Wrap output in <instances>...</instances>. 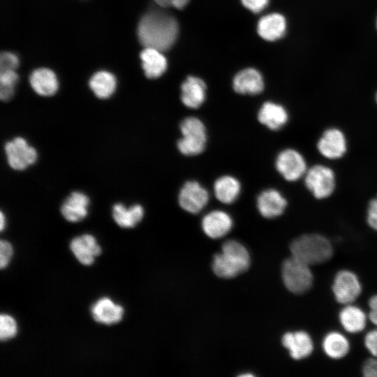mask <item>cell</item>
<instances>
[{
    "label": "cell",
    "mask_w": 377,
    "mask_h": 377,
    "mask_svg": "<svg viewBox=\"0 0 377 377\" xmlns=\"http://www.w3.org/2000/svg\"><path fill=\"white\" fill-rule=\"evenodd\" d=\"M179 26L171 15L158 10H150L140 19L137 34L145 47L161 52L169 50L177 40Z\"/></svg>",
    "instance_id": "cell-1"
},
{
    "label": "cell",
    "mask_w": 377,
    "mask_h": 377,
    "mask_svg": "<svg viewBox=\"0 0 377 377\" xmlns=\"http://www.w3.org/2000/svg\"><path fill=\"white\" fill-rule=\"evenodd\" d=\"M249 265L250 256L246 247L230 239L223 244L221 252L214 256L212 269L216 276L230 279L245 272Z\"/></svg>",
    "instance_id": "cell-2"
},
{
    "label": "cell",
    "mask_w": 377,
    "mask_h": 377,
    "mask_svg": "<svg viewBox=\"0 0 377 377\" xmlns=\"http://www.w3.org/2000/svg\"><path fill=\"white\" fill-rule=\"evenodd\" d=\"M292 256L309 265L323 263L330 259L333 248L324 236L305 234L295 239L290 244Z\"/></svg>",
    "instance_id": "cell-3"
},
{
    "label": "cell",
    "mask_w": 377,
    "mask_h": 377,
    "mask_svg": "<svg viewBox=\"0 0 377 377\" xmlns=\"http://www.w3.org/2000/svg\"><path fill=\"white\" fill-rule=\"evenodd\" d=\"M181 136L176 142L178 151L184 156H195L204 152L207 143V130L198 117L188 116L179 125Z\"/></svg>",
    "instance_id": "cell-4"
},
{
    "label": "cell",
    "mask_w": 377,
    "mask_h": 377,
    "mask_svg": "<svg viewBox=\"0 0 377 377\" xmlns=\"http://www.w3.org/2000/svg\"><path fill=\"white\" fill-rule=\"evenodd\" d=\"M3 151L8 165L15 171L28 169L38 159L37 149L22 136H15L7 140Z\"/></svg>",
    "instance_id": "cell-5"
},
{
    "label": "cell",
    "mask_w": 377,
    "mask_h": 377,
    "mask_svg": "<svg viewBox=\"0 0 377 377\" xmlns=\"http://www.w3.org/2000/svg\"><path fill=\"white\" fill-rule=\"evenodd\" d=\"M309 266L293 256L283 261L281 276L289 291L295 294H302L311 288L313 276Z\"/></svg>",
    "instance_id": "cell-6"
},
{
    "label": "cell",
    "mask_w": 377,
    "mask_h": 377,
    "mask_svg": "<svg viewBox=\"0 0 377 377\" xmlns=\"http://www.w3.org/2000/svg\"><path fill=\"white\" fill-rule=\"evenodd\" d=\"M177 201L185 212L196 214L203 210L209 201V193L198 181L189 179L180 187Z\"/></svg>",
    "instance_id": "cell-7"
},
{
    "label": "cell",
    "mask_w": 377,
    "mask_h": 377,
    "mask_svg": "<svg viewBox=\"0 0 377 377\" xmlns=\"http://www.w3.org/2000/svg\"><path fill=\"white\" fill-rule=\"evenodd\" d=\"M304 183L315 198L323 199L333 193L335 188V175L330 168L316 165L306 170Z\"/></svg>",
    "instance_id": "cell-8"
},
{
    "label": "cell",
    "mask_w": 377,
    "mask_h": 377,
    "mask_svg": "<svg viewBox=\"0 0 377 377\" xmlns=\"http://www.w3.org/2000/svg\"><path fill=\"white\" fill-rule=\"evenodd\" d=\"M278 173L288 182H295L306 172V163L303 156L297 150L287 148L279 151L274 161Z\"/></svg>",
    "instance_id": "cell-9"
},
{
    "label": "cell",
    "mask_w": 377,
    "mask_h": 377,
    "mask_svg": "<svg viewBox=\"0 0 377 377\" xmlns=\"http://www.w3.org/2000/svg\"><path fill=\"white\" fill-rule=\"evenodd\" d=\"M332 292L338 302L349 304L361 294L362 285L355 273L346 269L341 270L334 276Z\"/></svg>",
    "instance_id": "cell-10"
},
{
    "label": "cell",
    "mask_w": 377,
    "mask_h": 377,
    "mask_svg": "<svg viewBox=\"0 0 377 377\" xmlns=\"http://www.w3.org/2000/svg\"><path fill=\"white\" fill-rule=\"evenodd\" d=\"M90 204V198L87 193L73 191L61 202L59 211L68 222L78 223L88 216Z\"/></svg>",
    "instance_id": "cell-11"
},
{
    "label": "cell",
    "mask_w": 377,
    "mask_h": 377,
    "mask_svg": "<svg viewBox=\"0 0 377 377\" xmlns=\"http://www.w3.org/2000/svg\"><path fill=\"white\" fill-rule=\"evenodd\" d=\"M256 204L259 214L263 217L274 219L284 212L288 202L279 190L267 188L258 193Z\"/></svg>",
    "instance_id": "cell-12"
},
{
    "label": "cell",
    "mask_w": 377,
    "mask_h": 377,
    "mask_svg": "<svg viewBox=\"0 0 377 377\" xmlns=\"http://www.w3.org/2000/svg\"><path fill=\"white\" fill-rule=\"evenodd\" d=\"M70 249L76 259L83 265H92L101 253V247L96 238L91 234H82L72 239Z\"/></svg>",
    "instance_id": "cell-13"
},
{
    "label": "cell",
    "mask_w": 377,
    "mask_h": 377,
    "mask_svg": "<svg viewBox=\"0 0 377 377\" xmlns=\"http://www.w3.org/2000/svg\"><path fill=\"white\" fill-rule=\"evenodd\" d=\"M233 220L226 212L214 209L202 219L201 226L205 234L210 238L219 239L226 235L232 229Z\"/></svg>",
    "instance_id": "cell-14"
},
{
    "label": "cell",
    "mask_w": 377,
    "mask_h": 377,
    "mask_svg": "<svg viewBox=\"0 0 377 377\" xmlns=\"http://www.w3.org/2000/svg\"><path fill=\"white\" fill-rule=\"evenodd\" d=\"M257 119L267 129L276 131L285 126L288 121L289 115L286 109L281 104L266 101L258 110Z\"/></svg>",
    "instance_id": "cell-15"
},
{
    "label": "cell",
    "mask_w": 377,
    "mask_h": 377,
    "mask_svg": "<svg viewBox=\"0 0 377 377\" xmlns=\"http://www.w3.org/2000/svg\"><path fill=\"white\" fill-rule=\"evenodd\" d=\"M317 148L319 152L327 158H341L345 154L347 149L345 135L337 128H328L320 138Z\"/></svg>",
    "instance_id": "cell-16"
},
{
    "label": "cell",
    "mask_w": 377,
    "mask_h": 377,
    "mask_svg": "<svg viewBox=\"0 0 377 377\" xmlns=\"http://www.w3.org/2000/svg\"><path fill=\"white\" fill-rule=\"evenodd\" d=\"M206 91L207 87L202 80L188 76L181 85V101L187 108L198 109L205 101Z\"/></svg>",
    "instance_id": "cell-17"
},
{
    "label": "cell",
    "mask_w": 377,
    "mask_h": 377,
    "mask_svg": "<svg viewBox=\"0 0 377 377\" xmlns=\"http://www.w3.org/2000/svg\"><path fill=\"white\" fill-rule=\"evenodd\" d=\"M91 313L96 322L111 325L117 324L123 319L124 309L122 306L105 297L99 299L91 306Z\"/></svg>",
    "instance_id": "cell-18"
},
{
    "label": "cell",
    "mask_w": 377,
    "mask_h": 377,
    "mask_svg": "<svg viewBox=\"0 0 377 377\" xmlns=\"http://www.w3.org/2000/svg\"><path fill=\"white\" fill-rule=\"evenodd\" d=\"M242 184L234 175L226 174L218 177L213 184V193L216 199L225 205L234 203L242 192Z\"/></svg>",
    "instance_id": "cell-19"
},
{
    "label": "cell",
    "mask_w": 377,
    "mask_h": 377,
    "mask_svg": "<svg viewBox=\"0 0 377 377\" xmlns=\"http://www.w3.org/2000/svg\"><path fill=\"white\" fill-rule=\"evenodd\" d=\"M281 342L295 360L307 357L313 350V343L311 336L302 330L284 334Z\"/></svg>",
    "instance_id": "cell-20"
},
{
    "label": "cell",
    "mask_w": 377,
    "mask_h": 377,
    "mask_svg": "<svg viewBox=\"0 0 377 377\" xmlns=\"http://www.w3.org/2000/svg\"><path fill=\"white\" fill-rule=\"evenodd\" d=\"M232 87L234 91L239 94L258 95L264 89V81L257 70L246 68L235 76Z\"/></svg>",
    "instance_id": "cell-21"
},
{
    "label": "cell",
    "mask_w": 377,
    "mask_h": 377,
    "mask_svg": "<svg viewBox=\"0 0 377 377\" xmlns=\"http://www.w3.org/2000/svg\"><path fill=\"white\" fill-rule=\"evenodd\" d=\"M145 208L140 203L126 207L122 202H116L112 207V217L116 224L122 228H133L142 221Z\"/></svg>",
    "instance_id": "cell-22"
},
{
    "label": "cell",
    "mask_w": 377,
    "mask_h": 377,
    "mask_svg": "<svg viewBox=\"0 0 377 377\" xmlns=\"http://www.w3.org/2000/svg\"><path fill=\"white\" fill-rule=\"evenodd\" d=\"M29 84L34 91L40 96L50 97L58 91L59 82L55 73L48 68L34 70L29 77Z\"/></svg>",
    "instance_id": "cell-23"
},
{
    "label": "cell",
    "mask_w": 377,
    "mask_h": 377,
    "mask_svg": "<svg viewBox=\"0 0 377 377\" xmlns=\"http://www.w3.org/2000/svg\"><path fill=\"white\" fill-rule=\"evenodd\" d=\"M140 59L145 75L149 79L158 78L166 71L167 60L156 49L145 47L140 53Z\"/></svg>",
    "instance_id": "cell-24"
},
{
    "label": "cell",
    "mask_w": 377,
    "mask_h": 377,
    "mask_svg": "<svg viewBox=\"0 0 377 377\" xmlns=\"http://www.w3.org/2000/svg\"><path fill=\"white\" fill-rule=\"evenodd\" d=\"M285 17L279 13L263 17L258 24V33L265 40L273 41L281 38L286 32Z\"/></svg>",
    "instance_id": "cell-25"
},
{
    "label": "cell",
    "mask_w": 377,
    "mask_h": 377,
    "mask_svg": "<svg viewBox=\"0 0 377 377\" xmlns=\"http://www.w3.org/2000/svg\"><path fill=\"white\" fill-rule=\"evenodd\" d=\"M89 86L95 96L99 99H108L115 92L117 80L108 71H100L89 79Z\"/></svg>",
    "instance_id": "cell-26"
},
{
    "label": "cell",
    "mask_w": 377,
    "mask_h": 377,
    "mask_svg": "<svg viewBox=\"0 0 377 377\" xmlns=\"http://www.w3.org/2000/svg\"><path fill=\"white\" fill-rule=\"evenodd\" d=\"M339 318L343 329L350 333H358L366 327L365 313L360 307L352 304H346L340 311Z\"/></svg>",
    "instance_id": "cell-27"
},
{
    "label": "cell",
    "mask_w": 377,
    "mask_h": 377,
    "mask_svg": "<svg viewBox=\"0 0 377 377\" xmlns=\"http://www.w3.org/2000/svg\"><path fill=\"white\" fill-rule=\"evenodd\" d=\"M322 346L325 353L332 359L342 358L350 350L347 338L338 332L327 333L323 338Z\"/></svg>",
    "instance_id": "cell-28"
},
{
    "label": "cell",
    "mask_w": 377,
    "mask_h": 377,
    "mask_svg": "<svg viewBox=\"0 0 377 377\" xmlns=\"http://www.w3.org/2000/svg\"><path fill=\"white\" fill-rule=\"evenodd\" d=\"M18 75L15 70L0 71V98L8 101L15 94Z\"/></svg>",
    "instance_id": "cell-29"
},
{
    "label": "cell",
    "mask_w": 377,
    "mask_h": 377,
    "mask_svg": "<svg viewBox=\"0 0 377 377\" xmlns=\"http://www.w3.org/2000/svg\"><path fill=\"white\" fill-rule=\"evenodd\" d=\"M17 334V325L15 318L8 314L0 316V339L7 341L14 338Z\"/></svg>",
    "instance_id": "cell-30"
},
{
    "label": "cell",
    "mask_w": 377,
    "mask_h": 377,
    "mask_svg": "<svg viewBox=\"0 0 377 377\" xmlns=\"http://www.w3.org/2000/svg\"><path fill=\"white\" fill-rule=\"evenodd\" d=\"M19 61L17 56L11 52H3L0 55V71L15 70Z\"/></svg>",
    "instance_id": "cell-31"
},
{
    "label": "cell",
    "mask_w": 377,
    "mask_h": 377,
    "mask_svg": "<svg viewBox=\"0 0 377 377\" xmlns=\"http://www.w3.org/2000/svg\"><path fill=\"white\" fill-rule=\"evenodd\" d=\"M13 248L12 244L7 240L0 242V267L3 269L6 268L13 256Z\"/></svg>",
    "instance_id": "cell-32"
},
{
    "label": "cell",
    "mask_w": 377,
    "mask_h": 377,
    "mask_svg": "<svg viewBox=\"0 0 377 377\" xmlns=\"http://www.w3.org/2000/svg\"><path fill=\"white\" fill-rule=\"evenodd\" d=\"M367 221L369 226L377 231V196L369 203Z\"/></svg>",
    "instance_id": "cell-33"
},
{
    "label": "cell",
    "mask_w": 377,
    "mask_h": 377,
    "mask_svg": "<svg viewBox=\"0 0 377 377\" xmlns=\"http://www.w3.org/2000/svg\"><path fill=\"white\" fill-rule=\"evenodd\" d=\"M364 344L371 354L377 357V329L371 330L366 334Z\"/></svg>",
    "instance_id": "cell-34"
},
{
    "label": "cell",
    "mask_w": 377,
    "mask_h": 377,
    "mask_svg": "<svg viewBox=\"0 0 377 377\" xmlns=\"http://www.w3.org/2000/svg\"><path fill=\"white\" fill-rule=\"evenodd\" d=\"M243 5L253 13H259L268 4L269 0H242Z\"/></svg>",
    "instance_id": "cell-35"
},
{
    "label": "cell",
    "mask_w": 377,
    "mask_h": 377,
    "mask_svg": "<svg viewBox=\"0 0 377 377\" xmlns=\"http://www.w3.org/2000/svg\"><path fill=\"white\" fill-rule=\"evenodd\" d=\"M362 373L366 377H377V358L367 360L363 365Z\"/></svg>",
    "instance_id": "cell-36"
},
{
    "label": "cell",
    "mask_w": 377,
    "mask_h": 377,
    "mask_svg": "<svg viewBox=\"0 0 377 377\" xmlns=\"http://www.w3.org/2000/svg\"><path fill=\"white\" fill-rule=\"evenodd\" d=\"M156 4L162 8L175 7L178 9L183 8L189 0H154Z\"/></svg>",
    "instance_id": "cell-37"
},
{
    "label": "cell",
    "mask_w": 377,
    "mask_h": 377,
    "mask_svg": "<svg viewBox=\"0 0 377 377\" xmlns=\"http://www.w3.org/2000/svg\"><path fill=\"white\" fill-rule=\"evenodd\" d=\"M369 317L372 323L377 326V295L372 296L369 300Z\"/></svg>",
    "instance_id": "cell-38"
},
{
    "label": "cell",
    "mask_w": 377,
    "mask_h": 377,
    "mask_svg": "<svg viewBox=\"0 0 377 377\" xmlns=\"http://www.w3.org/2000/svg\"><path fill=\"white\" fill-rule=\"evenodd\" d=\"M0 230L2 232L5 227H6V216L4 215L3 212L2 211H1L0 212Z\"/></svg>",
    "instance_id": "cell-39"
},
{
    "label": "cell",
    "mask_w": 377,
    "mask_h": 377,
    "mask_svg": "<svg viewBox=\"0 0 377 377\" xmlns=\"http://www.w3.org/2000/svg\"><path fill=\"white\" fill-rule=\"evenodd\" d=\"M376 102H377V94H376Z\"/></svg>",
    "instance_id": "cell-40"
},
{
    "label": "cell",
    "mask_w": 377,
    "mask_h": 377,
    "mask_svg": "<svg viewBox=\"0 0 377 377\" xmlns=\"http://www.w3.org/2000/svg\"><path fill=\"white\" fill-rule=\"evenodd\" d=\"M376 27H377V20H376Z\"/></svg>",
    "instance_id": "cell-41"
}]
</instances>
